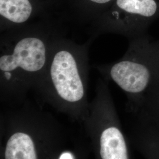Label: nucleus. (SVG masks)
<instances>
[{
	"label": "nucleus",
	"instance_id": "f257e3e1",
	"mask_svg": "<svg viewBox=\"0 0 159 159\" xmlns=\"http://www.w3.org/2000/svg\"><path fill=\"white\" fill-rule=\"evenodd\" d=\"M54 14L1 33L0 81L6 95L22 96L35 86L46 68L55 39L65 33Z\"/></svg>",
	"mask_w": 159,
	"mask_h": 159
},
{
	"label": "nucleus",
	"instance_id": "f03ea898",
	"mask_svg": "<svg viewBox=\"0 0 159 159\" xmlns=\"http://www.w3.org/2000/svg\"><path fill=\"white\" fill-rule=\"evenodd\" d=\"M94 40L90 37L78 44L64 33L52 43L47 66L35 86L63 108L80 109L85 104L89 51Z\"/></svg>",
	"mask_w": 159,
	"mask_h": 159
},
{
	"label": "nucleus",
	"instance_id": "7ed1b4c3",
	"mask_svg": "<svg viewBox=\"0 0 159 159\" xmlns=\"http://www.w3.org/2000/svg\"><path fill=\"white\" fill-rule=\"evenodd\" d=\"M129 40L121 58L94 67L104 79L112 81L125 93L137 113L148 94L159 83V41L147 34Z\"/></svg>",
	"mask_w": 159,
	"mask_h": 159
},
{
	"label": "nucleus",
	"instance_id": "20e7f679",
	"mask_svg": "<svg viewBox=\"0 0 159 159\" xmlns=\"http://www.w3.org/2000/svg\"><path fill=\"white\" fill-rule=\"evenodd\" d=\"M159 13L157 0H116L90 26V37L114 34L129 40L146 34Z\"/></svg>",
	"mask_w": 159,
	"mask_h": 159
},
{
	"label": "nucleus",
	"instance_id": "39448f33",
	"mask_svg": "<svg viewBox=\"0 0 159 159\" xmlns=\"http://www.w3.org/2000/svg\"><path fill=\"white\" fill-rule=\"evenodd\" d=\"M52 14L50 0H0V31L20 28Z\"/></svg>",
	"mask_w": 159,
	"mask_h": 159
},
{
	"label": "nucleus",
	"instance_id": "423d86ee",
	"mask_svg": "<svg viewBox=\"0 0 159 159\" xmlns=\"http://www.w3.org/2000/svg\"><path fill=\"white\" fill-rule=\"evenodd\" d=\"M116 0H50L52 10L64 21L79 24L94 22Z\"/></svg>",
	"mask_w": 159,
	"mask_h": 159
},
{
	"label": "nucleus",
	"instance_id": "0eeeda50",
	"mask_svg": "<svg viewBox=\"0 0 159 159\" xmlns=\"http://www.w3.org/2000/svg\"><path fill=\"white\" fill-rule=\"evenodd\" d=\"M116 121L113 107L110 113L108 123L105 125L100 136L101 159H130L125 136Z\"/></svg>",
	"mask_w": 159,
	"mask_h": 159
},
{
	"label": "nucleus",
	"instance_id": "6e6552de",
	"mask_svg": "<svg viewBox=\"0 0 159 159\" xmlns=\"http://www.w3.org/2000/svg\"><path fill=\"white\" fill-rule=\"evenodd\" d=\"M134 142L144 159H159V126L138 117Z\"/></svg>",
	"mask_w": 159,
	"mask_h": 159
},
{
	"label": "nucleus",
	"instance_id": "1a4fd4ad",
	"mask_svg": "<svg viewBox=\"0 0 159 159\" xmlns=\"http://www.w3.org/2000/svg\"><path fill=\"white\" fill-rule=\"evenodd\" d=\"M5 159H37L31 137L23 132L12 134L7 143Z\"/></svg>",
	"mask_w": 159,
	"mask_h": 159
},
{
	"label": "nucleus",
	"instance_id": "9d476101",
	"mask_svg": "<svg viewBox=\"0 0 159 159\" xmlns=\"http://www.w3.org/2000/svg\"><path fill=\"white\" fill-rule=\"evenodd\" d=\"M137 114L138 117L159 126V83L148 94Z\"/></svg>",
	"mask_w": 159,
	"mask_h": 159
},
{
	"label": "nucleus",
	"instance_id": "9b49d317",
	"mask_svg": "<svg viewBox=\"0 0 159 159\" xmlns=\"http://www.w3.org/2000/svg\"><path fill=\"white\" fill-rule=\"evenodd\" d=\"M60 159H73L72 156L70 153H64L60 156Z\"/></svg>",
	"mask_w": 159,
	"mask_h": 159
},
{
	"label": "nucleus",
	"instance_id": "f8f14e48",
	"mask_svg": "<svg viewBox=\"0 0 159 159\" xmlns=\"http://www.w3.org/2000/svg\"></svg>",
	"mask_w": 159,
	"mask_h": 159
}]
</instances>
